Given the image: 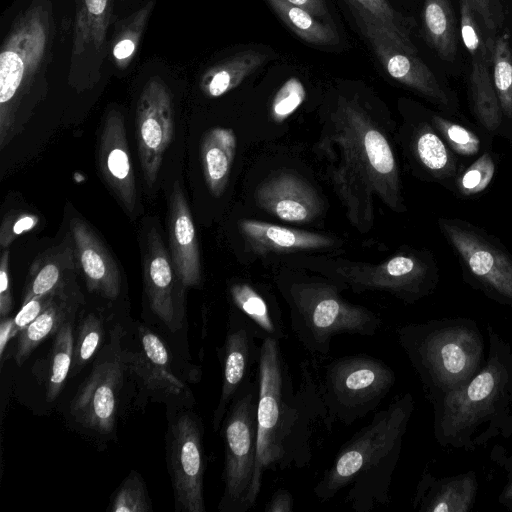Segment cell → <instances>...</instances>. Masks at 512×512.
Listing matches in <instances>:
<instances>
[{"instance_id":"1","label":"cell","mask_w":512,"mask_h":512,"mask_svg":"<svg viewBox=\"0 0 512 512\" xmlns=\"http://www.w3.org/2000/svg\"><path fill=\"white\" fill-rule=\"evenodd\" d=\"M257 375L259 397L254 502L259 496L265 470L302 468L309 464L313 426L321 421V405L312 368L309 363H302L301 384L295 390L279 340H261Z\"/></svg>"},{"instance_id":"2","label":"cell","mask_w":512,"mask_h":512,"mask_svg":"<svg viewBox=\"0 0 512 512\" xmlns=\"http://www.w3.org/2000/svg\"><path fill=\"white\" fill-rule=\"evenodd\" d=\"M320 149L337 160L331 175L352 224L366 232L373 224V197L404 211L392 148L380 127L358 103L339 99Z\"/></svg>"},{"instance_id":"3","label":"cell","mask_w":512,"mask_h":512,"mask_svg":"<svg viewBox=\"0 0 512 512\" xmlns=\"http://www.w3.org/2000/svg\"><path fill=\"white\" fill-rule=\"evenodd\" d=\"M413 410L414 399L405 393L376 412L340 447L314 486L315 497L327 502L346 490L344 502L356 512H370L389 504L392 476Z\"/></svg>"},{"instance_id":"4","label":"cell","mask_w":512,"mask_h":512,"mask_svg":"<svg viewBox=\"0 0 512 512\" xmlns=\"http://www.w3.org/2000/svg\"><path fill=\"white\" fill-rule=\"evenodd\" d=\"M435 402V434L439 442L472 448L512 430V352L490 333L487 361L472 378Z\"/></svg>"},{"instance_id":"5","label":"cell","mask_w":512,"mask_h":512,"mask_svg":"<svg viewBox=\"0 0 512 512\" xmlns=\"http://www.w3.org/2000/svg\"><path fill=\"white\" fill-rule=\"evenodd\" d=\"M397 338L433 401L465 384L482 366L483 340L467 320L405 325Z\"/></svg>"},{"instance_id":"6","label":"cell","mask_w":512,"mask_h":512,"mask_svg":"<svg viewBox=\"0 0 512 512\" xmlns=\"http://www.w3.org/2000/svg\"><path fill=\"white\" fill-rule=\"evenodd\" d=\"M290 326L313 356H327L340 334L374 336L382 320L368 308L344 300L338 287L322 281H297L285 289Z\"/></svg>"},{"instance_id":"7","label":"cell","mask_w":512,"mask_h":512,"mask_svg":"<svg viewBox=\"0 0 512 512\" xmlns=\"http://www.w3.org/2000/svg\"><path fill=\"white\" fill-rule=\"evenodd\" d=\"M314 381L321 422L331 432L336 423L350 426L375 411L394 386L396 375L381 359L355 354L332 359L320 374H314Z\"/></svg>"},{"instance_id":"8","label":"cell","mask_w":512,"mask_h":512,"mask_svg":"<svg viewBox=\"0 0 512 512\" xmlns=\"http://www.w3.org/2000/svg\"><path fill=\"white\" fill-rule=\"evenodd\" d=\"M259 380L250 379L232 400L223 422V494L220 512H246L253 501V477L257 457V404Z\"/></svg>"},{"instance_id":"9","label":"cell","mask_w":512,"mask_h":512,"mask_svg":"<svg viewBox=\"0 0 512 512\" xmlns=\"http://www.w3.org/2000/svg\"><path fill=\"white\" fill-rule=\"evenodd\" d=\"M439 228L454 250L463 279L496 301L512 305V255L485 229L458 218H439Z\"/></svg>"},{"instance_id":"10","label":"cell","mask_w":512,"mask_h":512,"mask_svg":"<svg viewBox=\"0 0 512 512\" xmlns=\"http://www.w3.org/2000/svg\"><path fill=\"white\" fill-rule=\"evenodd\" d=\"M46 32L36 16H29L10 35L0 53V148L19 133V107L27 78L40 61Z\"/></svg>"},{"instance_id":"11","label":"cell","mask_w":512,"mask_h":512,"mask_svg":"<svg viewBox=\"0 0 512 512\" xmlns=\"http://www.w3.org/2000/svg\"><path fill=\"white\" fill-rule=\"evenodd\" d=\"M339 275L354 291H388L408 303L429 294L439 281L433 255L424 251L399 254L380 265L344 267Z\"/></svg>"},{"instance_id":"12","label":"cell","mask_w":512,"mask_h":512,"mask_svg":"<svg viewBox=\"0 0 512 512\" xmlns=\"http://www.w3.org/2000/svg\"><path fill=\"white\" fill-rule=\"evenodd\" d=\"M202 436L201 423L191 413H182L169 429L167 463L178 511H206Z\"/></svg>"},{"instance_id":"13","label":"cell","mask_w":512,"mask_h":512,"mask_svg":"<svg viewBox=\"0 0 512 512\" xmlns=\"http://www.w3.org/2000/svg\"><path fill=\"white\" fill-rule=\"evenodd\" d=\"M469 0L460 1V34L471 59L469 102L478 125L498 135L502 115L490 71L491 53Z\"/></svg>"},{"instance_id":"14","label":"cell","mask_w":512,"mask_h":512,"mask_svg":"<svg viewBox=\"0 0 512 512\" xmlns=\"http://www.w3.org/2000/svg\"><path fill=\"white\" fill-rule=\"evenodd\" d=\"M173 133V109L168 89L160 80L151 79L138 101L135 133L142 171L150 187L157 179Z\"/></svg>"},{"instance_id":"15","label":"cell","mask_w":512,"mask_h":512,"mask_svg":"<svg viewBox=\"0 0 512 512\" xmlns=\"http://www.w3.org/2000/svg\"><path fill=\"white\" fill-rule=\"evenodd\" d=\"M359 25L386 72L396 81L436 104L444 113L456 115L457 98L416 55L394 44L376 25L358 17Z\"/></svg>"},{"instance_id":"16","label":"cell","mask_w":512,"mask_h":512,"mask_svg":"<svg viewBox=\"0 0 512 512\" xmlns=\"http://www.w3.org/2000/svg\"><path fill=\"white\" fill-rule=\"evenodd\" d=\"M125 368L115 351L93 366L70 404L76 422L99 434L113 431Z\"/></svg>"},{"instance_id":"17","label":"cell","mask_w":512,"mask_h":512,"mask_svg":"<svg viewBox=\"0 0 512 512\" xmlns=\"http://www.w3.org/2000/svg\"><path fill=\"white\" fill-rule=\"evenodd\" d=\"M143 280L151 311L170 331L179 330L184 316L181 292L184 286L155 228L150 229L147 235Z\"/></svg>"},{"instance_id":"18","label":"cell","mask_w":512,"mask_h":512,"mask_svg":"<svg viewBox=\"0 0 512 512\" xmlns=\"http://www.w3.org/2000/svg\"><path fill=\"white\" fill-rule=\"evenodd\" d=\"M248 321L237 312L230 317L222 348V385L213 413V430L217 432L225 414L241 387L251 379L252 368L258 365L260 344Z\"/></svg>"},{"instance_id":"19","label":"cell","mask_w":512,"mask_h":512,"mask_svg":"<svg viewBox=\"0 0 512 512\" xmlns=\"http://www.w3.org/2000/svg\"><path fill=\"white\" fill-rule=\"evenodd\" d=\"M103 178L127 213L136 207L137 190L122 114L110 110L105 117L98 145Z\"/></svg>"},{"instance_id":"20","label":"cell","mask_w":512,"mask_h":512,"mask_svg":"<svg viewBox=\"0 0 512 512\" xmlns=\"http://www.w3.org/2000/svg\"><path fill=\"white\" fill-rule=\"evenodd\" d=\"M255 198L267 212L293 223L309 222L322 209L315 189L291 172H280L263 181L255 191Z\"/></svg>"},{"instance_id":"21","label":"cell","mask_w":512,"mask_h":512,"mask_svg":"<svg viewBox=\"0 0 512 512\" xmlns=\"http://www.w3.org/2000/svg\"><path fill=\"white\" fill-rule=\"evenodd\" d=\"M69 232L87 289L104 298L116 299L120 293L121 277L106 246L81 218L70 220Z\"/></svg>"},{"instance_id":"22","label":"cell","mask_w":512,"mask_h":512,"mask_svg":"<svg viewBox=\"0 0 512 512\" xmlns=\"http://www.w3.org/2000/svg\"><path fill=\"white\" fill-rule=\"evenodd\" d=\"M167 232L170 256L176 274L184 287L201 283V263L198 240L190 208L178 181L169 198Z\"/></svg>"},{"instance_id":"23","label":"cell","mask_w":512,"mask_h":512,"mask_svg":"<svg viewBox=\"0 0 512 512\" xmlns=\"http://www.w3.org/2000/svg\"><path fill=\"white\" fill-rule=\"evenodd\" d=\"M409 148L423 177L452 192L456 178L466 166L449 148L427 116L411 128Z\"/></svg>"},{"instance_id":"24","label":"cell","mask_w":512,"mask_h":512,"mask_svg":"<svg viewBox=\"0 0 512 512\" xmlns=\"http://www.w3.org/2000/svg\"><path fill=\"white\" fill-rule=\"evenodd\" d=\"M139 339V352L115 350L125 367L131 369L150 390L172 395L182 392L185 386L172 372L169 351L163 341L144 326L139 328Z\"/></svg>"},{"instance_id":"25","label":"cell","mask_w":512,"mask_h":512,"mask_svg":"<svg viewBox=\"0 0 512 512\" xmlns=\"http://www.w3.org/2000/svg\"><path fill=\"white\" fill-rule=\"evenodd\" d=\"M83 302L76 278L60 286L49 305L17 335L16 363L22 365L46 338L54 336L66 322L73 321Z\"/></svg>"},{"instance_id":"26","label":"cell","mask_w":512,"mask_h":512,"mask_svg":"<svg viewBox=\"0 0 512 512\" xmlns=\"http://www.w3.org/2000/svg\"><path fill=\"white\" fill-rule=\"evenodd\" d=\"M78 262L70 232L63 240L39 254L31 264L21 304L50 293L76 278Z\"/></svg>"},{"instance_id":"27","label":"cell","mask_w":512,"mask_h":512,"mask_svg":"<svg viewBox=\"0 0 512 512\" xmlns=\"http://www.w3.org/2000/svg\"><path fill=\"white\" fill-rule=\"evenodd\" d=\"M476 488L472 472L446 479L424 475L418 484L413 505L424 512H467L473 505Z\"/></svg>"},{"instance_id":"28","label":"cell","mask_w":512,"mask_h":512,"mask_svg":"<svg viewBox=\"0 0 512 512\" xmlns=\"http://www.w3.org/2000/svg\"><path fill=\"white\" fill-rule=\"evenodd\" d=\"M239 229L249 246L260 254L296 252L333 245V240L325 235L257 220H241Z\"/></svg>"},{"instance_id":"29","label":"cell","mask_w":512,"mask_h":512,"mask_svg":"<svg viewBox=\"0 0 512 512\" xmlns=\"http://www.w3.org/2000/svg\"><path fill=\"white\" fill-rule=\"evenodd\" d=\"M236 152V137L230 128L208 130L201 141L200 159L205 183L210 193L219 197L228 183Z\"/></svg>"},{"instance_id":"30","label":"cell","mask_w":512,"mask_h":512,"mask_svg":"<svg viewBox=\"0 0 512 512\" xmlns=\"http://www.w3.org/2000/svg\"><path fill=\"white\" fill-rule=\"evenodd\" d=\"M229 291L237 311L248 321L258 339L280 341L286 336L280 311L256 288L247 283H234Z\"/></svg>"},{"instance_id":"31","label":"cell","mask_w":512,"mask_h":512,"mask_svg":"<svg viewBox=\"0 0 512 512\" xmlns=\"http://www.w3.org/2000/svg\"><path fill=\"white\" fill-rule=\"evenodd\" d=\"M423 30L440 58L453 61L458 47V31L450 0H424Z\"/></svg>"},{"instance_id":"32","label":"cell","mask_w":512,"mask_h":512,"mask_svg":"<svg viewBox=\"0 0 512 512\" xmlns=\"http://www.w3.org/2000/svg\"><path fill=\"white\" fill-rule=\"evenodd\" d=\"M492 59V78L502 120L498 135L512 146V52L505 36L486 39Z\"/></svg>"},{"instance_id":"33","label":"cell","mask_w":512,"mask_h":512,"mask_svg":"<svg viewBox=\"0 0 512 512\" xmlns=\"http://www.w3.org/2000/svg\"><path fill=\"white\" fill-rule=\"evenodd\" d=\"M450 116L447 113L434 112L427 115L432 126L460 159L474 160L491 149L493 135L482 128L474 129Z\"/></svg>"},{"instance_id":"34","label":"cell","mask_w":512,"mask_h":512,"mask_svg":"<svg viewBox=\"0 0 512 512\" xmlns=\"http://www.w3.org/2000/svg\"><path fill=\"white\" fill-rule=\"evenodd\" d=\"M267 55L246 50L227 58L211 68L203 77L201 87L209 97H219L238 86L244 78L258 69Z\"/></svg>"},{"instance_id":"35","label":"cell","mask_w":512,"mask_h":512,"mask_svg":"<svg viewBox=\"0 0 512 512\" xmlns=\"http://www.w3.org/2000/svg\"><path fill=\"white\" fill-rule=\"evenodd\" d=\"M356 10L357 17L376 25L394 44L402 50L416 54L409 35V24L387 0H348Z\"/></svg>"},{"instance_id":"36","label":"cell","mask_w":512,"mask_h":512,"mask_svg":"<svg viewBox=\"0 0 512 512\" xmlns=\"http://www.w3.org/2000/svg\"><path fill=\"white\" fill-rule=\"evenodd\" d=\"M267 2L286 26L304 41L320 46L338 44L339 38L336 31L317 21L305 9L286 0H267Z\"/></svg>"},{"instance_id":"37","label":"cell","mask_w":512,"mask_h":512,"mask_svg":"<svg viewBox=\"0 0 512 512\" xmlns=\"http://www.w3.org/2000/svg\"><path fill=\"white\" fill-rule=\"evenodd\" d=\"M74 349L73 321L66 322L54 335L48 357L45 388L48 402L60 394L72 366Z\"/></svg>"},{"instance_id":"38","label":"cell","mask_w":512,"mask_h":512,"mask_svg":"<svg viewBox=\"0 0 512 512\" xmlns=\"http://www.w3.org/2000/svg\"><path fill=\"white\" fill-rule=\"evenodd\" d=\"M496 168L495 156L491 149L483 152L456 178L452 193L462 198L478 196L491 184L496 174Z\"/></svg>"},{"instance_id":"39","label":"cell","mask_w":512,"mask_h":512,"mask_svg":"<svg viewBox=\"0 0 512 512\" xmlns=\"http://www.w3.org/2000/svg\"><path fill=\"white\" fill-rule=\"evenodd\" d=\"M104 338V327L101 318L90 313L86 315L78 327L74 341L72 368L79 370L96 353Z\"/></svg>"},{"instance_id":"40","label":"cell","mask_w":512,"mask_h":512,"mask_svg":"<svg viewBox=\"0 0 512 512\" xmlns=\"http://www.w3.org/2000/svg\"><path fill=\"white\" fill-rule=\"evenodd\" d=\"M112 512H149L152 510L146 485L141 476L132 471L119 486L108 508Z\"/></svg>"},{"instance_id":"41","label":"cell","mask_w":512,"mask_h":512,"mask_svg":"<svg viewBox=\"0 0 512 512\" xmlns=\"http://www.w3.org/2000/svg\"><path fill=\"white\" fill-rule=\"evenodd\" d=\"M306 96L302 82L293 77L278 90L271 105V115L275 122L281 123L292 115L303 103Z\"/></svg>"},{"instance_id":"42","label":"cell","mask_w":512,"mask_h":512,"mask_svg":"<svg viewBox=\"0 0 512 512\" xmlns=\"http://www.w3.org/2000/svg\"><path fill=\"white\" fill-rule=\"evenodd\" d=\"M39 222L37 215L30 212H8L0 226V246L9 248L13 241L21 234L32 230Z\"/></svg>"},{"instance_id":"43","label":"cell","mask_w":512,"mask_h":512,"mask_svg":"<svg viewBox=\"0 0 512 512\" xmlns=\"http://www.w3.org/2000/svg\"><path fill=\"white\" fill-rule=\"evenodd\" d=\"M56 290L42 296L35 297L21 306L17 315L13 318L14 324L12 329V338L16 337L25 327L38 317V315L52 301Z\"/></svg>"},{"instance_id":"44","label":"cell","mask_w":512,"mask_h":512,"mask_svg":"<svg viewBox=\"0 0 512 512\" xmlns=\"http://www.w3.org/2000/svg\"><path fill=\"white\" fill-rule=\"evenodd\" d=\"M84 5L91 23L95 44L100 46L105 35L108 0H84Z\"/></svg>"},{"instance_id":"45","label":"cell","mask_w":512,"mask_h":512,"mask_svg":"<svg viewBox=\"0 0 512 512\" xmlns=\"http://www.w3.org/2000/svg\"><path fill=\"white\" fill-rule=\"evenodd\" d=\"M10 251L5 248L0 258V316L8 317L12 309V295L10 288Z\"/></svg>"},{"instance_id":"46","label":"cell","mask_w":512,"mask_h":512,"mask_svg":"<svg viewBox=\"0 0 512 512\" xmlns=\"http://www.w3.org/2000/svg\"><path fill=\"white\" fill-rule=\"evenodd\" d=\"M293 509L294 498L284 488L276 490L264 507L265 512H292Z\"/></svg>"},{"instance_id":"47","label":"cell","mask_w":512,"mask_h":512,"mask_svg":"<svg viewBox=\"0 0 512 512\" xmlns=\"http://www.w3.org/2000/svg\"><path fill=\"white\" fill-rule=\"evenodd\" d=\"M470 4L474 8L477 16L481 18L485 28L491 33H494L497 24L492 8V0H469Z\"/></svg>"},{"instance_id":"48","label":"cell","mask_w":512,"mask_h":512,"mask_svg":"<svg viewBox=\"0 0 512 512\" xmlns=\"http://www.w3.org/2000/svg\"><path fill=\"white\" fill-rule=\"evenodd\" d=\"M137 41L135 36H125L121 38L113 48V56L118 62L129 59L136 49Z\"/></svg>"},{"instance_id":"49","label":"cell","mask_w":512,"mask_h":512,"mask_svg":"<svg viewBox=\"0 0 512 512\" xmlns=\"http://www.w3.org/2000/svg\"><path fill=\"white\" fill-rule=\"evenodd\" d=\"M291 4L299 6L316 17H325L327 8L324 0H286Z\"/></svg>"},{"instance_id":"50","label":"cell","mask_w":512,"mask_h":512,"mask_svg":"<svg viewBox=\"0 0 512 512\" xmlns=\"http://www.w3.org/2000/svg\"><path fill=\"white\" fill-rule=\"evenodd\" d=\"M14 319L10 317H6L1 319L0 324V359L1 365H3L4 361V353L6 346L10 339H12V329H13Z\"/></svg>"},{"instance_id":"51","label":"cell","mask_w":512,"mask_h":512,"mask_svg":"<svg viewBox=\"0 0 512 512\" xmlns=\"http://www.w3.org/2000/svg\"><path fill=\"white\" fill-rule=\"evenodd\" d=\"M499 501L509 510H512V481L505 487L500 495Z\"/></svg>"}]
</instances>
